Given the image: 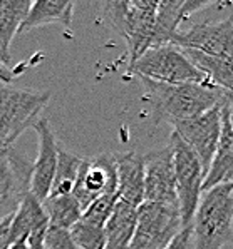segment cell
<instances>
[{"label":"cell","mask_w":233,"mask_h":249,"mask_svg":"<svg viewBox=\"0 0 233 249\" xmlns=\"http://www.w3.org/2000/svg\"><path fill=\"white\" fill-rule=\"evenodd\" d=\"M141 80L155 104L158 117L171 124L208 112L210 109L220 106L230 94L208 82L163 84L148 79Z\"/></svg>","instance_id":"6da1fadb"},{"label":"cell","mask_w":233,"mask_h":249,"mask_svg":"<svg viewBox=\"0 0 233 249\" xmlns=\"http://www.w3.org/2000/svg\"><path fill=\"white\" fill-rule=\"evenodd\" d=\"M192 249H221L233 237V184L203 191L192 221Z\"/></svg>","instance_id":"7a4b0ae2"},{"label":"cell","mask_w":233,"mask_h":249,"mask_svg":"<svg viewBox=\"0 0 233 249\" xmlns=\"http://www.w3.org/2000/svg\"><path fill=\"white\" fill-rule=\"evenodd\" d=\"M49 99L47 90L17 89L0 82V151L12 149L15 141L37 124Z\"/></svg>","instance_id":"3957f363"},{"label":"cell","mask_w":233,"mask_h":249,"mask_svg":"<svg viewBox=\"0 0 233 249\" xmlns=\"http://www.w3.org/2000/svg\"><path fill=\"white\" fill-rule=\"evenodd\" d=\"M158 2L131 0V2H106L102 5L104 17L117 34L124 37L131 62L151 47L155 17Z\"/></svg>","instance_id":"277c9868"},{"label":"cell","mask_w":233,"mask_h":249,"mask_svg":"<svg viewBox=\"0 0 233 249\" xmlns=\"http://www.w3.org/2000/svg\"><path fill=\"white\" fill-rule=\"evenodd\" d=\"M129 72L136 74L139 79L163 84L206 82L203 75L185 57L181 49L171 44L148 49L143 55L129 64Z\"/></svg>","instance_id":"5b68a950"},{"label":"cell","mask_w":233,"mask_h":249,"mask_svg":"<svg viewBox=\"0 0 233 249\" xmlns=\"http://www.w3.org/2000/svg\"><path fill=\"white\" fill-rule=\"evenodd\" d=\"M181 229L178 206L144 201L137 208L136 229L129 249H165Z\"/></svg>","instance_id":"8992f818"},{"label":"cell","mask_w":233,"mask_h":249,"mask_svg":"<svg viewBox=\"0 0 233 249\" xmlns=\"http://www.w3.org/2000/svg\"><path fill=\"white\" fill-rule=\"evenodd\" d=\"M170 145L173 149L175 179H176V196L181 223L183 228H190L194 211L200 202L201 193H203L205 172L192 149L175 132L170 137Z\"/></svg>","instance_id":"52a82bcc"},{"label":"cell","mask_w":233,"mask_h":249,"mask_svg":"<svg viewBox=\"0 0 233 249\" xmlns=\"http://www.w3.org/2000/svg\"><path fill=\"white\" fill-rule=\"evenodd\" d=\"M220 106L213 107V109H210L208 112L201 114V116L185 119V121H178L171 124L175 127V134L192 149L193 154L200 160L205 176L208 172V167L212 164V159L215 156L216 145H218L220 141Z\"/></svg>","instance_id":"ba28073f"},{"label":"cell","mask_w":233,"mask_h":249,"mask_svg":"<svg viewBox=\"0 0 233 249\" xmlns=\"http://www.w3.org/2000/svg\"><path fill=\"white\" fill-rule=\"evenodd\" d=\"M171 45L178 49L198 51L206 55L220 57L233 62V18L220 22H203L179 30Z\"/></svg>","instance_id":"9c48e42d"},{"label":"cell","mask_w":233,"mask_h":249,"mask_svg":"<svg viewBox=\"0 0 233 249\" xmlns=\"http://www.w3.org/2000/svg\"><path fill=\"white\" fill-rule=\"evenodd\" d=\"M144 160V201L178 206L171 145L153 149L143 156ZM179 208V206H178Z\"/></svg>","instance_id":"30bf717a"},{"label":"cell","mask_w":233,"mask_h":249,"mask_svg":"<svg viewBox=\"0 0 233 249\" xmlns=\"http://www.w3.org/2000/svg\"><path fill=\"white\" fill-rule=\"evenodd\" d=\"M116 187L117 179L114 154H99L94 158L82 159L72 196L84 211L97 197L116 193Z\"/></svg>","instance_id":"8fae6325"},{"label":"cell","mask_w":233,"mask_h":249,"mask_svg":"<svg viewBox=\"0 0 233 249\" xmlns=\"http://www.w3.org/2000/svg\"><path fill=\"white\" fill-rule=\"evenodd\" d=\"M30 164L17 151H0V223L12 217L29 193Z\"/></svg>","instance_id":"7c38bea8"},{"label":"cell","mask_w":233,"mask_h":249,"mask_svg":"<svg viewBox=\"0 0 233 249\" xmlns=\"http://www.w3.org/2000/svg\"><path fill=\"white\" fill-rule=\"evenodd\" d=\"M32 129H36L39 136V147H37V158L30 166L29 193L42 202L51 194L57 164V142L54 132L45 119H39Z\"/></svg>","instance_id":"4fadbf2b"},{"label":"cell","mask_w":233,"mask_h":249,"mask_svg":"<svg viewBox=\"0 0 233 249\" xmlns=\"http://www.w3.org/2000/svg\"><path fill=\"white\" fill-rule=\"evenodd\" d=\"M49 217L37 197L27 193L10 219V243H25L30 249H42Z\"/></svg>","instance_id":"5bb4252c"},{"label":"cell","mask_w":233,"mask_h":249,"mask_svg":"<svg viewBox=\"0 0 233 249\" xmlns=\"http://www.w3.org/2000/svg\"><path fill=\"white\" fill-rule=\"evenodd\" d=\"M213 5H215L213 2H198V0H163V2H158L151 47L170 45L175 36L179 32V25L183 20Z\"/></svg>","instance_id":"9a60e30c"},{"label":"cell","mask_w":233,"mask_h":249,"mask_svg":"<svg viewBox=\"0 0 233 249\" xmlns=\"http://www.w3.org/2000/svg\"><path fill=\"white\" fill-rule=\"evenodd\" d=\"M228 97H230V94L220 106V141L212 164L208 167V172L203 179V191H208L215 186H220V184H233V127L230 124V117H228Z\"/></svg>","instance_id":"2e32d148"},{"label":"cell","mask_w":233,"mask_h":249,"mask_svg":"<svg viewBox=\"0 0 233 249\" xmlns=\"http://www.w3.org/2000/svg\"><path fill=\"white\" fill-rule=\"evenodd\" d=\"M116 159L117 199L139 208L144 202V160L143 154L123 152L114 154Z\"/></svg>","instance_id":"e0dca14e"},{"label":"cell","mask_w":233,"mask_h":249,"mask_svg":"<svg viewBox=\"0 0 233 249\" xmlns=\"http://www.w3.org/2000/svg\"><path fill=\"white\" fill-rule=\"evenodd\" d=\"M137 208L117 199L108 223L104 224V249H129L136 229Z\"/></svg>","instance_id":"ac0fdd59"},{"label":"cell","mask_w":233,"mask_h":249,"mask_svg":"<svg viewBox=\"0 0 233 249\" xmlns=\"http://www.w3.org/2000/svg\"><path fill=\"white\" fill-rule=\"evenodd\" d=\"M74 3L71 0H37L32 2L25 20L22 22L19 34L49 24H60L69 27L72 22Z\"/></svg>","instance_id":"d6986e66"},{"label":"cell","mask_w":233,"mask_h":249,"mask_svg":"<svg viewBox=\"0 0 233 249\" xmlns=\"http://www.w3.org/2000/svg\"><path fill=\"white\" fill-rule=\"evenodd\" d=\"M30 0H0V60L5 66L10 62V45L25 20Z\"/></svg>","instance_id":"ffe728a7"},{"label":"cell","mask_w":233,"mask_h":249,"mask_svg":"<svg viewBox=\"0 0 233 249\" xmlns=\"http://www.w3.org/2000/svg\"><path fill=\"white\" fill-rule=\"evenodd\" d=\"M186 59L192 66L205 77V80L218 89L233 94V62L220 57L206 55L198 51H188L181 49Z\"/></svg>","instance_id":"44dd1931"},{"label":"cell","mask_w":233,"mask_h":249,"mask_svg":"<svg viewBox=\"0 0 233 249\" xmlns=\"http://www.w3.org/2000/svg\"><path fill=\"white\" fill-rule=\"evenodd\" d=\"M82 159L84 158H79V156L57 145V164L49 196H69V194H72Z\"/></svg>","instance_id":"7402d4cb"},{"label":"cell","mask_w":233,"mask_h":249,"mask_svg":"<svg viewBox=\"0 0 233 249\" xmlns=\"http://www.w3.org/2000/svg\"><path fill=\"white\" fill-rule=\"evenodd\" d=\"M49 224L57 228L71 229L82 216V208L72 194L69 196H49L42 201Z\"/></svg>","instance_id":"603a6c76"},{"label":"cell","mask_w":233,"mask_h":249,"mask_svg":"<svg viewBox=\"0 0 233 249\" xmlns=\"http://www.w3.org/2000/svg\"><path fill=\"white\" fill-rule=\"evenodd\" d=\"M69 231L78 249H104L106 246L104 228L101 226L79 219Z\"/></svg>","instance_id":"cb8c5ba5"},{"label":"cell","mask_w":233,"mask_h":249,"mask_svg":"<svg viewBox=\"0 0 233 249\" xmlns=\"http://www.w3.org/2000/svg\"><path fill=\"white\" fill-rule=\"evenodd\" d=\"M117 202V194L111 193V194H104V196L97 197L96 201H93L86 209L82 211L81 219L86 221V223L96 224L104 228V224L108 223L111 213H113L114 206Z\"/></svg>","instance_id":"d4e9b609"},{"label":"cell","mask_w":233,"mask_h":249,"mask_svg":"<svg viewBox=\"0 0 233 249\" xmlns=\"http://www.w3.org/2000/svg\"><path fill=\"white\" fill-rule=\"evenodd\" d=\"M42 249H78V248H76L74 241H72L69 229L49 224L44 236V246H42Z\"/></svg>","instance_id":"484cf974"},{"label":"cell","mask_w":233,"mask_h":249,"mask_svg":"<svg viewBox=\"0 0 233 249\" xmlns=\"http://www.w3.org/2000/svg\"><path fill=\"white\" fill-rule=\"evenodd\" d=\"M165 249H192V229L183 228Z\"/></svg>","instance_id":"4316f807"},{"label":"cell","mask_w":233,"mask_h":249,"mask_svg":"<svg viewBox=\"0 0 233 249\" xmlns=\"http://www.w3.org/2000/svg\"><path fill=\"white\" fill-rule=\"evenodd\" d=\"M10 219L7 217L0 223V249H9L10 248Z\"/></svg>","instance_id":"83f0119b"},{"label":"cell","mask_w":233,"mask_h":249,"mask_svg":"<svg viewBox=\"0 0 233 249\" xmlns=\"http://www.w3.org/2000/svg\"><path fill=\"white\" fill-rule=\"evenodd\" d=\"M14 79V74L12 71H10L9 66H5V64L0 60V82L2 84H10Z\"/></svg>","instance_id":"f1b7e54d"},{"label":"cell","mask_w":233,"mask_h":249,"mask_svg":"<svg viewBox=\"0 0 233 249\" xmlns=\"http://www.w3.org/2000/svg\"><path fill=\"white\" fill-rule=\"evenodd\" d=\"M228 117H230V124L233 127V94H230V97H228Z\"/></svg>","instance_id":"f546056e"},{"label":"cell","mask_w":233,"mask_h":249,"mask_svg":"<svg viewBox=\"0 0 233 249\" xmlns=\"http://www.w3.org/2000/svg\"><path fill=\"white\" fill-rule=\"evenodd\" d=\"M9 249H30V248L25 243H14V244H10Z\"/></svg>","instance_id":"4dcf8cb0"}]
</instances>
